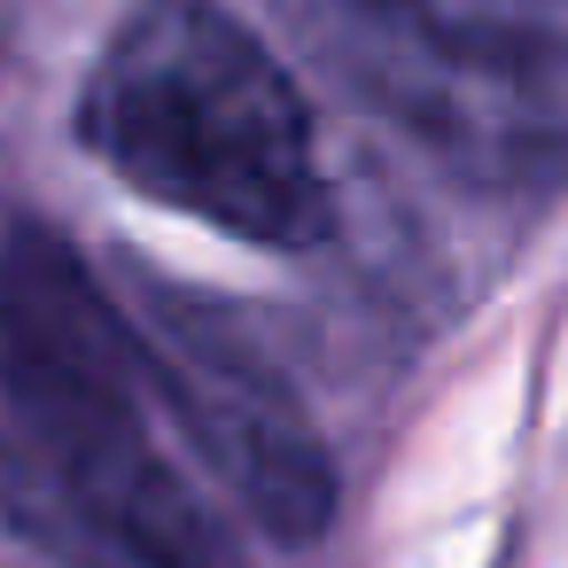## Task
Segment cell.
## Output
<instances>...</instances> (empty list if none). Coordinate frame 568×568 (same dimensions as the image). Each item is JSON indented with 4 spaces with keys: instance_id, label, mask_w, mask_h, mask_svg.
Instances as JSON below:
<instances>
[{
    "instance_id": "277c9868",
    "label": "cell",
    "mask_w": 568,
    "mask_h": 568,
    "mask_svg": "<svg viewBox=\"0 0 568 568\" xmlns=\"http://www.w3.org/2000/svg\"><path fill=\"white\" fill-rule=\"evenodd\" d=\"M164 413L273 545H312L335 521V459L273 351L187 288H149L141 320Z\"/></svg>"
},
{
    "instance_id": "6da1fadb",
    "label": "cell",
    "mask_w": 568,
    "mask_h": 568,
    "mask_svg": "<svg viewBox=\"0 0 568 568\" xmlns=\"http://www.w3.org/2000/svg\"><path fill=\"white\" fill-rule=\"evenodd\" d=\"M0 521L63 568H242L164 452L141 320L32 219L0 226Z\"/></svg>"
},
{
    "instance_id": "7a4b0ae2",
    "label": "cell",
    "mask_w": 568,
    "mask_h": 568,
    "mask_svg": "<svg viewBox=\"0 0 568 568\" xmlns=\"http://www.w3.org/2000/svg\"><path fill=\"white\" fill-rule=\"evenodd\" d=\"M87 149L149 203L257 250L327 226L312 110L226 0H133L79 94Z\"/></svg>"
},
{
    "instance_id": "3957f363",
    "label": "cell",
    "mask_w": 568,
    "mask_h": 568,
    "mask_svg": "<svg viewBox=\"0 0 568 568\" xmlns=\"http://www.w3.org/2000/svg\"><path fill=\"white\" fill-rule=\"evenodd\" d=\"M312 55L420 156L490 195L568 187L560 0H281Z\"/></svg>"
}]
</instances>
